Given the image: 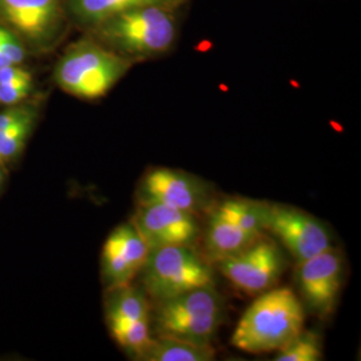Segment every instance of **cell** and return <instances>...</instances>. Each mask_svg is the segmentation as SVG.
<instances>
[{
    "label": "cell",
    "mask_w": 361,
    "mask_h": 361,
    "mask_svg": "<svg viewBox=\"0 0 361 361\" xmlns=\"http://www.w3.org/2000/svg\"><path fill=\"white\" fill-rule=\"evenodd\" d=\"M344 257L334 246L297 264L296 284L312 314L325 320L334 314L344 285Z\"/></svg>",
    "instance_id": "obj_7"
},
{
    "label": "cell",
    "mask_w": 361,
    "mask_h": 361,
    "mask_svg": "<svg viewBox=\"0 0 361 361\" xmlns=\"http://www.w3.org/2000/svg\"><path fill=\"white\" fill-rule=\"evenodd\" d=\"M140 274L143 290L154 301L214 285L210 261L190 245L150 249Z\"/></svg>",
    "instance_id": "obj_5"
},
{
    "label": "cell",
    "mask_w": 361,
    "mask_h": 361,
    "mask_svg": "<svg viewBox=\"0 0 361 361\" xmlns=\"http://www.w3.org/2000/svg\"><path fill=\"white\" fill-rule=\"evenodd\" d=\"M267 232L279 238L297 264L334 246L329 231L320 219L290 205L268 202Z\"/></svg>",
    "instance_id": "obj_10"
},
{
    "label": "cell",
    "mask_w": 361,
    "mask_h": 361,
    "mask_svg": "<svg viewBox=\"0 0 361 361\" xmlns=\"http://www.w3.org/2000/svg\"><path fill=\"white\" fill-rule=\"evenodd\" d=\"M264 235V234H262ZM253 233L246 232L224 217L216 207H212L207 233H205V252L210 262H219L233 257L243 252L247 246L256 243L259 237Z\"/></svg>",
    "instance_id": "obj_13"
},
{
    "label": "cell",
    "mask_w": 361,
    "mask_h": 361,
    "mask_svg": "<svg viewBox=\"0 0 361 361\" xmlns=\"http://www.w3.org/2000/svg\"><path fill=\"white\" fill-rule=\"evenodd\" d=\"M67 10L80 25L94 27L119 13L142 6H165L178 10L185 0H66Z\"/></svg>",
    "instance_id": "obj_14"
},
{
    "label": "cell",
    "mask_w": 361,
    "mask_h": 361,
    "mask_svg": "<svg viewBox=\"0 0 361 361\" xmlns=\"http://www.w3.org/2000/svg\"><path fill=\"white\" fill-rule=\"evenodd\" d=\"M38 114L27 116L8 129L0 130V162H13L23 152Z\"/></svg>",
    "instance_id": "obj_20"
},
{
    "label": "cell",
    "mask_w": 361,
    "mask_h": 361,
    "mask_svg": "<svg viewBox=\"0 0 361 361\" xmlns=\"http://www.w3.org/2000/svg\"><path fill=\"white\" fill-rule=\"evenodd\" d=\"M305 310L290 288H271L258 295L232 335L235 348L247 353L277 352L302 329Z\"/></svg>",
    "instance_id": "obj_1"
},
{
    "label": "cell",
    "mask_w": 361,
    "mask_h": 361,
    "mask_svg": "<svg viewBox=\"0 0 361 361\" xmlns=\"http://www.w3.org/2000/svg\"><path fill=\"white\" fill-rule=\"evenodd\" d=\"M149 296L143 288L126 284L106 289V320L111 324L134 322L150 317Z\"/></svg>",
    "instance_id": "obj_16"
},
{
    "label": "cell",
    "mask_w": 361,
    "mask_h": 361,
    "mask_svg": "<svg viewBox=\"0 0 361 361\" xmlns=\"http://www.w3.org/2000/svg\"><path fill=\"white\" fill-rule=\"evenodd\" d=\"M134 63L101 42L82 39L71 44L58 61L54 79L67 94L92 101L104 97Z\"/></svg>",
    "instance_id": "obj_3"
},
{
    "label": "cell",
    "mask_w": 361,
    "mask_h": 361,
    "mask_svg": "<svg viewBox=\"0 0 361 361\" xmlns=\"http://www.w3.org/2000/svg\"><path fill=\"white\" fill-rule=\"evenodd\" d=\"M323 343L320 336L312 331H301L284 348L277 350L274 361L323 360Z\"/></svg>",
    "instance_id": "obj_19"
},
{
    "label": "cell",
    "mask_w": 361,
    "mask_h": 361,
    "mask_svg": "<svg viewBox=\"0 0 361 361\" xmlns=\"http://www.w3.org/2000/svg\"><path fill=\"white\" fill-rule=\"evenodd\" d=\"M150 249L165 246H194L200 237L195 214L176 207L138 202L130 219Z\"/></svg>",
    "instance_id": "obj_11"
},
{
    "label": "cell",
    "mask_w": 361,
    "mask_h": 361,
    "mask_svg": "<svg viewBox=\"0 0 361 361\" xmlns=\"http://www.w3.org/2000/svg\"><path fill=\"white\" fill-rule=\"evenodd\" d=\"M109 329L119 347L125 349V352L134 360L153 337L150 334V317L134 322L111 324L109 325Z\"/></svg>",
    "instance_id": "obj_18"
},
{
    "label": "cell",
    "mask_w": 361,
    "mask_h": 361,
    "mask_svg": "<svg viewBox=\"0 0 361 361\" xmlns=\"http://www.w3.org/2000/svg\"><path fill=\"white\" fill-rule=\"evenodd\" d=\"M149 247L133 222L119 225L104 243L101 271L106 289L130 284L142 269Z\"/></svg>",
    "instance_id": "obj_12"
},
{
    "label": "cell",
    "mask_w": 361,
    "mask_h": 361,
    "mask_svg": "<svg viewBox=\"0 0 361 361\" xmlns=\"http://www.w3.org/2000/svg\"><path fill=\"white\" fill-rule=\"evenodd\" d=\"M11 65L1 54H0V68H3V67H6V66Z\"/></svg>",
    "instance_id": "obj_24"
},
{
    "label": "cell",
    "mask_w": 361,
    "mask_h": 361,
    "mask_svg": "<svg viewBox=\"0 0 361 361\" xmlns=\"http://www.w3.org/2000/svg\"><path fill=\"white\" fill-rule=\"evenodd\" d=\"M216 350L212 344H197L170 336L157 335L137 356L140 361H212Z\"/></svg>",
    "instance_id": "obj_15"
},
{
    "label": "cell",
    "mask_w": 361,
    "mask_h": 361,
    "mask_svg": "<svg viewBox=\"0 0 361 361\" xmlns=\"http://www.w3.org/2000/svg\"><path fill=\"white\" fill-rule=\"evenodd\" d=\"M138 202H157L198 214L213 207L212 189L205 180L178 169L147 170L137 188Z\"/></svg>",
    "instance_id": "obj_9"
},
{
    "label": "cell",
    "mask_w": 361,
    "mask_h": 361,
    "mask_svg": "<svg viewBox=\"0 0 361 361\" xmlns=\"http://www.w3.org/2000/svg\"><path fill=\"white\" fill-rule=\"evenodd\" d=\"M66 0H0V22L35 50H47L61 37Z\"/></svg>",
    "instance_id": "obj_6"
},
{
    "label": "cell",
    "mask_w": 361,
    "mask_h": 361,
    "mask_svg": "<svg viewBox=\"0 0 361 361\" xmlns=\"http://www.w3.org/2000/svg\"><path fill=\"white\" fill-rule=\"evenodd\" d=\"M16 82H32V75L19 65H8L0 68V85Z\"/></svg>",
    "instance_id": "obj_23"
},
{
    "label": "cell",
    "mask_w": 361,
    "mask_h": 361,
    "mask_svg": "<svg viewBox=\"0 0 361 361\" xmlns=\"http://www.w3.org/2000/svg\"><path fill=\"white\" fill-rule=\"evenodd\" d=\"M222 320L224 298L214 285L194 288L177 296L155 301L157 335L212 344Z\"/></svg>",
    "instance_id": "obj_4"
},
{
    "label": "cell",
    "mask_w": 361,
    "mask_h": 361,
    "mask_svg": "<svg viewBox=\"0 0 361 361\" xmlns=\"http://www.w3.org/2000/svg\"><path fill=\"white\" fill-rule=\"evenodd\" d=\"M176 11L165 6H142L113 16L91 30L98 42L134 62L153 59L166 54L174 44Z\"/></svg>",
    "instance_id": "obj_2"
},
{
    "label": "cell",
    "mask_w": 361,
    "mask_h": 361,
    "mask_svg": "<svg viewBox=\"0 0 361 361\" xmlns=\"http://www.w3.org/2000/svg\"><path fill=\"white\" fill-rule=\"evenodd\" d=\"M216 209L246 232L262 235L267 232V212L268 202L247 200L241 197L226 198Z\"/></svg>",
    "instance_id": "obj_17"
},
{
    "label": "cell",
    "mask_w": 361,
    "mask_h": 361,
    "mask_svg": "<svg viewBox=\"0 0 361 361\" xmlns=\"http://www.w3.org/2000/svg\"><path fill=\"white\" fill-rule=\"evenodd\" d=\"M219 271L246 295H261L271 289L285 269L283 250L265 234L233 257L217 262Z\"/></svg>",
    "instance_id": "obj_8"
},
{
    "label": "cell",
    "mask_w": 361,
    "mask_h": 361,
    "mask_svg": "<svg viewBox=\"0 0 361 361\" xmlns=\"http://www.w3.org/2000/svg\"><path fill=\"white\" fill-rule=\"evenodd\" d=\"M32 90V82H16L0 85V104L6 106L25 102Z\"/></svg>",
    "instance_id": "obj_22"
},
{
    "label": "cell",
    "mask_w": 361,
    "mask_h": 361,
    "mask_svg": "<svg viewBox=\"0 0 361 361\" xmlns=\"http://www.w3.org/2000/svg\"><path fill=\"white\" fill-rule=\"evenodd\" d=\"M0 54L11 65H22L26 59V49L22 39L7 27H0Z\"/></svg>",
    "instance_id": "obj_21"
}]
</instances>
